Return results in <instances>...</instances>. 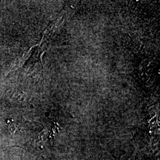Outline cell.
Here are the masks:
<instances>
[{"label":"cell","mask_w":160,"mask_h":160,"mask_svg":"<svg viewBox=\"0 0 160 160\" xmlns=\"http://www.w3.org/2000/svg\"><path fill=\"white\" fill-rule=\"evenodd\" d=\"M8 128L10 133L12 135H15L17 132L19 131V128L15 122L8 121Z\"/></svg>","instance_id":"6da1fadb"}]
</instances>
